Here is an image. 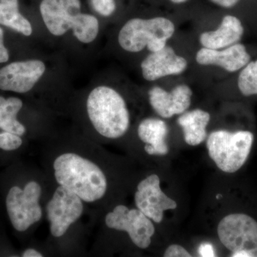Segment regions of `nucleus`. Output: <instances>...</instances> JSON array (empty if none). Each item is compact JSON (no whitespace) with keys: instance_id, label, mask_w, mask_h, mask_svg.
I'll return each mask as SVG.
<instances>
[{"instance_id":"nucleus-1","label":"nucleus","mask_w":257,"mask_h":257,"mask_svg":"<svg viewBox=\"0 0 257 257\" xmlns=\"http://www.w3.org/2000/svg\"><path fill=\"white\" fill-rule=\"evenodd\" d=\"M52 168L57 184L73 192L83 202H97L106 195L105 173L87 157L75 152H64L56 157Z\"/></svg>"},{"instance_id":"nucleus-2","label":"nucleus","mask_w":257,"mask_h":257,"mask_svg":"<svg viewBox=\"0 0 257 257\" xmlns=\"http://www.w3.org/2000/svg\"><path fill=\"white\" fill-rule=\"evenodd\" d=\"M87 111L93 127L103 138L116 140L127 133L130 111L124 98L112 88H94L87 97Z\"/></svg>"},{"instance_id":"nucleus-3","label":"nucleus","mask_w":257,"mask_h":257,"mask_svg":"<svg viewBox=\"0 0 257 257\" xmlns=\"http://www.w3.org/2000/svg\"><path fill=\"white\" fill-rule=\"evenodd\" d=\"M175 32V24L166 18H134L120 30L118 42L126 52H140L145 48L157 52L167 45Z\"/></svg>"},{"instance_id":"nucleus-4","label":"nucleus","mask_w":257,"mask_h":257,"mask_svg":"<svg viewBox=\"0 0 257 257\" xmlns=\"http://www.w3.org/2000/svg\"><path fill=\"white\" fill-rule=\"evenodd\" d=\"M253 142L251 132L216 130L208 137V154L219 170L226 173H234L247 160Z\"/></svg>"},{"instance_id":"nucleus-5","label":"nucleus","mask_w":257,"mask_h":257,"mask_svg":"<svg viewBox=\"0 0 257 257\" xmlns=\"http://www.w3.org/2000/svg\"><path fill=\"white\" fill-rule=\"evenodd\" d=\"M221 243L233 257H257V221L247 214L224 216L217 226Z\"/></svg>"},{"instance_id":"nucleus-6","label":"nucleus","mask_w":257,"mask_h":257,"mask_svg":"<svg viewBox=\"0 0 257 257\" xmlns=\"http://www.w3.org/2000/svg\"><path fill=\"white\" fill-rule=\"evenodd\" d=\"M41 194V186L35 181H30L23 189L15 186L10 189L6 197V207L15 230L27 231L41 220L43 214L40 204Z\"/></svg>"},{"instance_id":"nucleus-7","label":"nucleus","mask_w":257,"mask_h":257,"mask_svg":"<svg viewBox=\"0 0 257 257\" xmlns=\"http://www.w3.org/2000/svg\"><path fill=\"white\" fill-rule=\"evenodd\" d=\"M50 231L54 237H61L82 216L84 202L69 189L59 186L46 207Z\"/></svg>"},{"instance_id":"nucleus-8","label":"nucleus","mask_w":257,"mask_h":257,"mask_svg":"<svg viewBox=\"0 0 257 257\" xmlns=\"http://www.w3.org/2000/svg\"><path fill=\"white\" fill-rule=\"evenodd\" d=\"M105 224L109 229L126 231L138 247L148 248L155 227L151 219L138 209H130L118 205L105 216Z\"/></svg>"},{"instance_id":"nucleus-9","label":"nucleus","mask_w":257,"mask_h":257,"mask_svg":"<svg viewBox=\"0 0 257 257\" xmlns=\"http://www.w3.org/2000/svg\"><path fill=\"white\" fill-rule=\"evenodd\" d=\"M135 202L138 209L157 224L163 220L165 211L177 207V202L161 189L160 177L155 174L148 176L138 184Z\"/></svg>"},{"instance_id":"nucleus-10","label":"nucleus","mask_w":257,"mask_h":257,"mask_svg":"<svg viewBox=\"0 0 257 257\" xmlns=\"http://www.w3.org/2000/svg\"><path fill=\"white\" fill-rule=\"evenodd\" d=\"M40 10L47 30L58 37L73 31L83 15L80 0H42Z\"/></svg>"},{"instance_id":"nucleus-11","label":"nucleus","mask_w":257,"mask_h":257,"mask_svg":"<svg viewBox=\"0 0 257 257\" xmlns=\"http://www.w3.org/2000/svg\"><path fill=\"white\" fill-rule=\"evenodd\" d=\"M46 70L42 61L30 60L15 62L0 69V89L27 93L35 87Z\"/></svg>"},{"instance_id":"nucleus-12","label":"nucleus","mask_w":257,"mask_h":257,"mask_svg":"<svg viewBox=\"0 0 257 257\" xmlns=\"http://www.w3.org/2000/svg\"><path fill=\"white\" fill-rule=\"evenodd\" d=\"M187 67V60L167 45L157 52H152L141 64L143 77L149 82L182 74Z\"/></svg>"},{"instance_id":"nucleus-13","label":"nucleus","mask_w":257,"mask_h":257,"mask_svg":"<svg viewBox=\"0 0 257 257\" xmlns=\"http://www.w3.org/2000/svg\"><path fill=\"white\" fill-rule=\"evenodd\" d=\"M192 94V89L186 84H179L171 92L162 87H153L149 91V100L157 114L169 119L189 109Z\"/></svg>"},{"instance_id":"nucleus-14","label":"nucleus","mask_w":257,"mask_h":257,"mask_svg":"<svg viewBox=\"0 0 257 257\" xmlns=\"http://www.w3.org/2000/svg\"><path fill=\"white\" fill-rule=\"evenodd\" d=\"M250 60L251 57L246 47L240 43L221 50L202 47L196 55V61L200 65L218 66L229 72H237L244 67Z\"/></svg>"},{"instance_id":"nucleus-15","label":"nucleus","mask_w":257,"mask_h":257,"mask_svg":"<svg viewBox=\"0 0 257 257\" xmlns=\"http://www.w3.org/2000/svg\"><path fill=\"white\" fill-rule=\"evenodd\" d=\"M243 34V25L239 19L226 15L223 18L219 28L201 34L199 42L205 48L221 50L237 43Z\"/></svg>"},{"instance_id":"nucleus-16","label":"nucleus","mask_w":257,"mask_h":257,"mask_svg":"<svg viewBox=\"0 0 257 257\" xmlns=\"http://www.w3.org/2000/svg\"><path fill=\"white\" fill-rule=\"evenodd\" d=\"M168 126L163 120L157 118H146L139 124V138L145 144V151L150 155H167L169 147L166 139Z\"/></svg>"},{"instance_id":"nucleus-17","label":"nucleus","mask_w":257,"mask_h":257,"mask_svg":"<svg viewBox=\"0 0 257 257\" xmlns=\"http://www.w3.org/2000/svg\"><path fill=\"white\" fill-rule=\"evenodd\" d=\"M209 121L210 114L202 109L182 113L177 119V123L182 128L186 143L190 146H197L205 141Z\"/></svg>"},{"instance_id":"nucleus-18","label":"nucleus","mask_w":257,"mask_h":257,"mask_svg":"<svg viewBox=\"0 0 257 257\" xmlns=\"http://www.w3.org/2000/svg\"><path fill=\"white\" fill-rule=\"evenodd\" d=\"M23 102L18 97L5 98L0 96V128L3 131L23 136L26 127L17 119Z\"/></svg>"},{"instance_id":"nucleus-19","label":"nucleus","mask_w":257,"mask_h":257,"mask_svg":"<svg viewBox=\"0 0 257 257\" xmlns=\"http://www.w3.org/2000/svg\"><path fill=\"white\" fill-rule=\"evenodd\" d=\"M0 25L30 36L32 27L30 21L19 11L18 0H0Z\"/></svg>"},{"instance_id":"nucleus-20","label":"nucleus","mask_w":257,"mask_h":257,"mask_svg":"<svg viewBox=\"0 0 257 257\" xmlns=\"http://www.w3.org/2000/svg\"><path fill=\"white\" fill-rule=\"evenodd\" d=\"M238 87L243 96L257 95V60L249 62L240 72Z\"/></svg>"},{"instance_id":"nucleus-21","label":"nucleus","mask_w":257,"mask_h":257,"mask_svg":"<svg viewBox=\"0 0 257 257\" xmlns=\"http://www.w3.org/2000/svg\"><path fill=\"white\" fill-rule=\"evenodd\" d=\"M23 145V139L18 135L3 131L0 133V149L5 151H14Z\"/></svg>"},{"instance_id":"nucleus-22","label":"nucleus","mask_w":257,"mask_h":257,"mask_svg":"<svg viewBox=\"0 0 257 257\" xmlns=\"http://www.w3.org/2000/svg\"><path fill=\"white\" fill-rule=\"evenodd\" d=\"M92 3L94 10L101 16H111L116 10L114 0H92Z\"/></svg>"},{"instance_id":"nucleus-23","label":"nucleus","mask_w":257,"mask_h":257,"mask_svg":"<svg viewBox=\"0 0 257 257\" xmlns=\"http://www.w3.org/2000/svg\"><path fill=\"white\" fill-rule=\"evenodd\" d=\"M165 257H191L192 255L183 246L179 244H172L166 249Z\"/></svg>"},{"instance_id":"nucleus-24","label":"nucleus","mask_w":257,"mask_h":257,"mask_svg":"<svg viewBox=\"0 0 257 257\" xmlns=\"http://www.w3.org/2000/svg\"><path fill=\"white\" fill-rule=\"evenodd\" d=\"M9 58V52L4 45V32L0 28V63H5Z\"/></svg>"},{"instance_id":"nucleus-25","label":"nucleus","mask_w":257,"mask_h":257,"mask_svg":"<svg viewBox=\"0 0 257 257\" xmlns=\"http://www.w3.org/2000/svg\"><path fill=\"white\" fill-rule=\"evenodd\" d=\"M199 253L203 257L215 256L214 247L210 243H202L199 246Z\"/></svg>"},{"instance_id":"nucleus-26","label":"nucleus","mask_w":257,"mask_h":257,"mask_svg":"<svg viewBox=\"0 0 257 257\" xmlns=\"http://www.w3.org/2000/svg\"><path fill=\"white\" fill-rule=\"evenodd\" d=\"M211 1L222 8H231L237 4L240 0H211Z\"/></svg>"},{"instance_id":"nucleus-27","label":"nucleus","mask_w":257,"mask_h":257,"mask_svg":"<svg viewBox=\"0 0 257 257\" xmlns=\"http://www.w3.org/2000/svg\"><path fill=\"white\" fill-rule=\"evenodd\" d=\"M23 257H42L43 254L35 248H28L22 254Z\"/></svg>"},{"instance_id":"nucleus-28","label":"nucleus","mask_w":257,"mask_h":257,"mask_svg":"<svg viewBox=\"0 0 257 257\" xmlns=\"http://www.w3.org/2000/svg\"><path fill=\"white\" fill-rule=\"evenodd\" d=\"M170 1L175 3V4H182V3H186V2L188 1V0H170Z\"/></svg>"}]
</instances>
